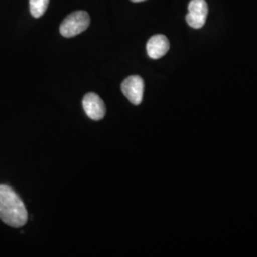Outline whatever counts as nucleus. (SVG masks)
I'll return each instance as SVG.
<instances>
[{
  "label": "nucleus",
  "mask_w": 257,
  "mask_h": 257,
  "mask_svg": "<svg viewBox=\"0 0 257 257\" xmlns=\"http://www.w3.org/2000/svg\"><path fill=\"white\" fill-rule=\"evenodd\" d=\"M50 0H30V11L34 18H41L49 6Z\"/></svg>",
  "instance_id": "nucleus-7"
},
{
  "label": "nucleus",
  "mask_w": 257,
  "mask_h": 257,
  "mask_svg": "<svg viewBox=\"0 0 257 257\" xmlns=\"http://www.w3.org/2000/svg\"><path fill=\"white\" fill-rule=\"evenodd\" d=\"M121 91L132 104L138 106L143 100L144 81L138 75H131L121 84Z\"/></svg>",
  "instance_id": "nucleus-3"
},
{
  "label": "nucleus",
  "mask_w": 257,
  "mask_h": 257,
  "mask_svg": "<svg viewBox=\"0 0 257 257\" xmlns=\"http://www.w3.org/2000/svg\"><path fill=\"white\" fill-rule=\"evenodd\" d=\"M82 105L85 113L89 118L94 121H99L104 118L106 114V107L99 95L96 93H87L83 98Z\"/></svg>",
  "instance_id": "nucleus-5"
},
{
  "label": "nucleus",
  "mask_w": 257,
  "mask_h": 257,
  "mask_svg": "<svg viewBox=\"0 0 257 257\" xmlns=\"http://www.w3.org/2000/svg\"><path fill=\"white\" fill-rule=\"evenodd\" d=\"M132 2H136V3H138V2H143V1H146V0H131Z\"/></svg>",
  "instance_id": "nucleus-8"
},
{
  "label": "nucleus",
  "mask_w": 257,
  "mask_h": 257,
  "mask_svg": "<svg viewBox=\"0 0 257 257\" xmlns=\"http://www.w3.org/2000/svg\"><path fill=\"white\" fill-rule=\"evenodd\" d=\"M0 219L12 228L26 225L28 211L21 198L10 186L0 185Z\"/></svg>",
  "instance_id": "nucleus-1"
},
{
  "label": "nucleus",
  "mask_w": 257,
  "mask_h": 257,
  "mask_svg": "<svg viewBox=\"0 0 257 257\" xmlns=\"http://www.w3.org/2000/svg\"><path fill=\"white\" fill-rule=\"evenodd\" d=\"M90 16L84 11H77L69 15L60 25V34L62 37H74L86 31L90 26Z\"/></svg>",
  "instance_id": "nucleus-2"
},
{
  "label": "nucleus",
  "mask_w": 257,
  "mask_h": 257,
  "mask_svg": "<svg viewBox=\"0 0 257 257\" xmlns=\"http://www.w3.org/2000/svg\"><path fill=\"white\" fill-rule=\"evenodd\" d=\"M170 42L163 35H156L148 40V55L153 59H158L168 53Z\"/></svg>",
  "instance_id": "nucleus-6"
},
{
  "label": "nucleus",
  "mask_w": 257,
  "mask_h": 257,
  "mask_svg": "<svg viewBox=\"0 0 257 257\" xmlns=\"http://www.w3.org/2000/svg\"><path fill=\"white\" fill-rule=\"evenodd\" d=\"M188 15L186 21L190 27L193 29L202 28L208 16V4L205 0H192L188 5Z\"/></svg>",
  "instance_id": "nucleus-4"
}]
</instances>
